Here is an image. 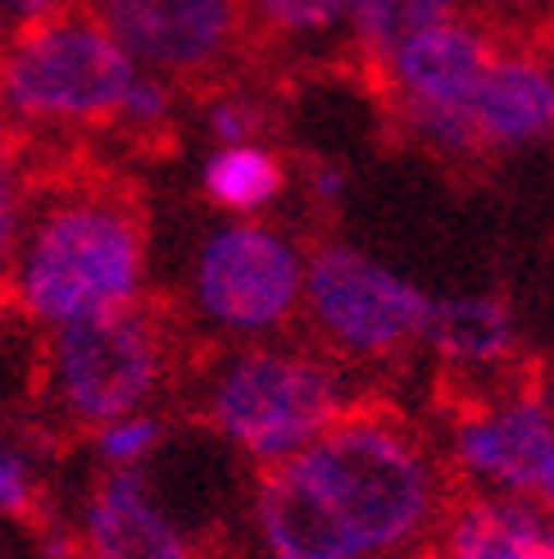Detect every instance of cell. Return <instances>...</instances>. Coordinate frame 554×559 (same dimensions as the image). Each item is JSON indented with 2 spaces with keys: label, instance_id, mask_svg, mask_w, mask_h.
<instances>
[{
  "label": "cell",
  "instance_id": "1",
  "mask_svg": "<svg viewBox=\"0 0 554 559\" xmlns=\"http://www.w3.org/2000/svg\"><path fill=\"white\" fill-rule=\"evenodd\" d=\"M446 464L396 409L350 405L300 455L260 473L251 527L264 559H386L446 523Z\"/></svg>",
  "mask_w": 554,
  "mask_h": 559
},
{
  "label": "cell",
  "instance_id": "2",
  "mask_svg": "<svg viewBox=\"0 0 554 559\" xmlns=\"http://www.w3.org/2000/svg\"><path fill=\"white\" fill-rule=\"evenodd\" d=\"M14 300L50 332L142 305L146 218L119 187L77 182L41 195L19 218L10 255Z\"/></svg>",
  "mask_w": 554,
  "mask_h": 559
},
{
  "label": "cell",
  "instance_id": "3",
  "mask_svg": "<svg viewBox=\"0 0 554 559\" xmlns=\"http://www.w3.org/2000/svg\"><path fill=\"white\" fill-rule=\"evenodd\" d=\"M350 405V373L318 346H237L205 378V424L260 473L300 455Z\"/></svg>",
  "mask_w": 554,
  "mask_h": 559
},
{
  "label": "cell",
  "instance_id": "4",
  "mask_svg": "<svg viewBox=\"0 0 554 559\" xmlns=\"http://www.w3.org/2000/svg\"><path fill=\"white\" fill-rule=\"evenodd\" d=\"M132 78L100 10L50 5L0 46V115L23 128H100L119 119Z\"/></svg>",
  "mask_w": 554,
  "mask_h": 559
},
{
  "label": "cell",
  "instance_id": "5",
  "mask_svg": "<svg viewBox=\"0 0 554 559\" xmlns=\"http://www.w3.org/2000/svg\"><path fill=\"white\" fill-rule=\"evenodd\" d=\"M300 319L341 369H377L423 350L432 292L369 255L364 246L323 241L304 264Z\"/></svg>",
  "mask_w": 554,
  "mask_h": 559
},
{
  "label": "cell",
  "instance_id": "6",
  "mask_svg": "<svg viewBox=\"0 0 554 559\" xmlns=\"http://www.w3.org/2000/svg\"><path fill=\"white\" fill-rule=\"evenodd\" d=\"M304 250L287 228L264 218H232L214 228L191 264V310L228 342H277L300 323Z\"/></svg>",
  "mask_w": 554,
  "mask_h": 559
},
{
  "label": "cell",
  "instance_id": "7",
  "mask_svg": "<svg viewBox=\"0 0 554 559\" xmlns=\"http://www.w3.org/2000/svg\"><path fill=\"white\" fill-rule=\"evenodd\" d=\"M169 369H173L169 332L146 305H128V310L115 314L55 328L46 355L55 405L73 424L87 428L150 409L164 382H169Z\"/></svg>",
  "mask_w": 554,
  "mask_h": 559
},
{
  "label": "cell",
  "instance_id": "8",
  "mask_svg": "<svg viewBox=\"0 0 554 559\" xmlns=\"http://www.w3.org/2000/svg\"><path fill=\"white\" fill-rule=\"evenodd\" d=\"M491 60L495 46L482 27L446 19L405 41L377 73L413 142L441 159H482L473 100Z\"/></svg>",
  "mask_w": 554,
  "mask_h": 559
},
{
  "label": "cell",
  "instance_id": "9",
  "mask_svg": "<svg viewBox=\"0 0 554 559\" xmlns=\"http://www.w3.org/2000/svg\"><path fill=\"white\" fill-rule=\"evenodd\" d=\"M554 451V401L532 386H509L455 414L446 468L468 496L532 500Z\"/></svg>",
  "mask_w": 554,
  "mask_h": 559
},
{
  "label": "cell",
  "instance_id": "10",
  "mask_svg": "<svg viewBox=\"0 0 554 559\" xmlns=\"http://www.w3.org/2000/svg\"><path fill=\"white\" fill-rule=\"evenodd\" d=\"M100 19L136 69L155 78H196L228 60L237 41V0H105Z\"/></svg>",
  "mask_w": 554,
  "mask_h": 559
},
{
  "label": "cell",
  "instance_id": "11",
  "mask_svg": "<svg viewBox=\"0 0 554 559\" xmlns=\"http://www.w3.org/2000/svg\"><path fill=\"white\" fill-rule=\"evenodd\" d=\"M82 542L92 559H196L186 527L164 506L146 468H109L96 483Z\"/></svg>",
  "mask_w": 554,
  "mask_h": 559
},
{
  "label": "cell",
  "instance_id": "12",
  "mask_svg": "<svg viewBox=\"0 0 554 559\" xmlns=\"http://www.w3.org/2000/svg\"><path fill=\"white\" fill-rule=\"evenodd\" d=\"M473 128L482 155L532 151L554 142V73L532 55H501L478 87Z\"/></svg>",
  "mask_w": 554,
  "mask_h": 559
},
{
  "label": "cell",
  "instance_id": "13",
  "mask_svg": "<svg viewBox=\"0 0 554 559\" xmlns=\"http://www.w3.org/2000/svg\"><path fill=\"white\" fill-rule=\"evenodd\" d=\"M423 350L436 355L441 369L463 378L495 373L518 355V319L509 310V300L491 292L432 296Z\"/></svg>",
  "mask_w": 554,
  "mask_h": 559
},
{
  "label": "cell",
  "instance_id": "14",
  "mask_svg": "<svg viewBox=\"0 0 554 559\" xmlns=\"http://www.w3.org/2000/svg\"><path fill=\"white\" fill-rule=\"evenodd\" d=\"M441 559H554V523L532 500L463 496L441 523Z\"/></svg>",
  "mask_w": 554,
  "mask_h": 559
},
{
  "label": "cell",
  "instance_id": "15",
  "mask_svg": "<svg viewBox=\"0 0 554 559\" xmlns=\"http://www.w3.org/2000/svg\"><path fill=\"white\" fill-rule=\"evenodd\" d=\"M287 191V169L268 146H224L205 164V195L232 218H260Z\"/></svg>",
  "mask_w": 554,
  "mask_h": 559
},
{
  "label": "cell",
  "instance_id": "16",
  "mask_svg": "<svg viewBox=\"0 0 554 559\" xmlns=\"http://www.w3.org/2000/svg\"><path fill=\"white\" fill-rule=\"evenodd\" d=\"M450 10L455 0H350L346 19L354 27V46L369 60V69H382L405 41L446 23Z\"/></svg>",
  "mask_w": 554,
  "mask_h": 559
},
{
  "label": "cell",
  "instance_id": "17",
  "mask_svg": "<svg viewBox=\"0 0 554 559\" xmlns=\"http://www.w3.org/2000/svg\"><path fill=\"white\" fill-rule=\"evenodd\" d=\"M164 437H169L164 418L155 409H136L96 428V455L109 468H146L164 451Z\"/></svg>",
  "mask_w": 554,
  "mask_h": 559
},
{
  "label": "cell",
  "instance_id": "18",
  "mask_svg": "<svg viewBox=\"0 0 554 559\" xmlns=\"http://www.w3.org/2000/svg\"><path fill=\"white\" fill-rule=\"evenodd\" d=\"M350 14V0H260V19L273 33H323Z\"/></svg>",
  "mask_w": 554,
  "mask_h": 559
},
{
  "label": "cell",
  "instance_id": "19",
  "mask_svg": "<svg viewBox=\"0 0 554 559\" xmlns=\"http://www.w3.org/2000/svg\"><path fill=\"white\" fill-rule=\"evenodd\" d=\"M169 115H173L169 82L155 78V73H136L128 96H123V105H119V119L115 123H123L132 132H155V128L169 123Z\"/></svg>",
  "mask_w": 554,
  "mask_h": 559
},
{
  "label": "cell",
  "instance_id": "20",
  "mask_svg": "<svg viewBox=\"0 0 554 559\" xmlns=\"http://www.w3.org/2000/svg\"><path fill=\"white\" fill-rule=\"evenodd\" d=\"M209 128H214V136L224 146H245V142H255V132L264 128V109L251 105V100H241V96H228V100L214 105Z\"/></svg>",
  "mask_w": 554,
  "mask_h": 559
},
{
  "label": "cell",
  "instance_id": "21",
  "mask_svg": "<svg viewBox=\"0 0 554 559\" xmlns=\"http://www.w3.org/2000/svg\"><path fill=\"white\" fill-rule=\"evenodd\" d=\"M14 237H19V182H14L10 146H5V136H0V287H5V277H10Z\"/></svg>",
  "mask_w": 554,
  "mask_h": 559
},
{
  "label": "cell",
  "instance_id": "22",
  "mask_svg": "<svg viewBox=\"0 0 554 559\" xmlns=\"http://www.w3.org/2000/svg\"><path fill=\"white\" fill-rule=\"evenodd\" d=\"M33 500V478H27V464L0 445V514H19Z\"/></svg>",
  "mask_w": 554,
  "mask_h": 559
},
{
  "label": "cell",
  "instance_id": "23",
  "mask_svg": "<svg viewBox=\"0 0 554 559\" xmlns=\"http://www.w3.org/2000/svg\"><path fill=\"white\" fill-rule=\"evenodd\" d=\"M341 191H346V174L341 169H332V164H318L314 169V195L327 205H337L341 201Z\"/></svg>",
  "mask_w": 554,
  "mask_h": 559
},
{
  "label": "cell",
  "instance_id": "24",
  "mask_svg": "<svg viewBox=\"0 0 554 559\" xmlns=\"http://www.w3.org/2000/svg\"><path fill=\"white\" fill-rule=\"evenodd\" d=\"M532 506L554 523V451H550V460H545V468H541V478H537V487H532Z\"/></svg>",
  "mask_w": 554,
  "mask_h": 559
},
{
  "label": "cell",
  "instance_id": "25",
  "mask_svg": "<svg viewBox=\"0 0 554 559\" xmlns=\"http://www.w3.org/2000/svg\"><path fill=\"white\" fill-rule=\"evenodd\" d=\"M5 5H14V14H19V19H37L41 10L60 5V0H5Z\"/></svg>",
  "mask_w": 554,
  "mask_h": 559
},
{
  "label": "cell",
  "instance_id": "26",
  "mask_svg": "<svg viewBox=\"0 0 554 559\" xmlns=\"http://www.w3.org/2000/svg\"><path fill=\"white\" fill-rule=\"evenodd\" d=\"M386 559H441L432 546H413V550H400V555H386Z\"/></svg>",
  "mask_w": 554,
  "mask_h": 559
},
{
  "label": "cell",
  "instance_id": "27",
  "mask_svg": "<svg viewBox=\"0 0 554 559\" xmlns=\"http://www.w3.org/2000/svg\"><path fill=\"white\" fill-rule=\"evenodd\" d=\"M0 14H5V0H0ZM0 37H5V33H0Z\"/></svg>",
  "mask_w": 554,
  "mask_h": 559
}]
</instances>
